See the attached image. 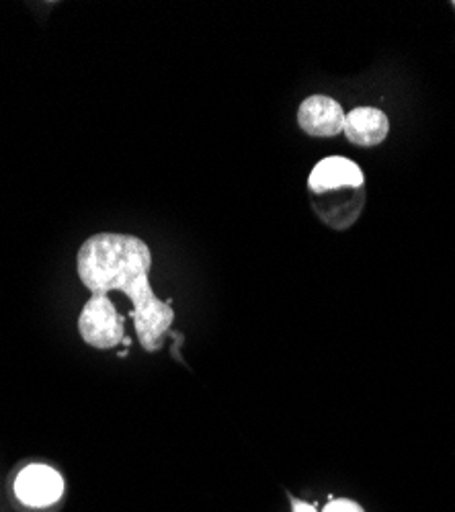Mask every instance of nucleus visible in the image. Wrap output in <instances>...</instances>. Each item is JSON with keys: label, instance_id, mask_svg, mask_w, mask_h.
I'll return each mask as SVG.
<instances>
[{"label": "nucleus", "instance_id": "obj_1", "mask_svg": "<svg viewBox=\"0 0 455 512\" xmlns=\"http://www.w3.org/2000/svg\"><path fill=\"white\" fill-rule=\"evenodd\" d=\"M78 277L91 293L107 295L109 291L126 293L134 310V326L140 345L154 353L164 345L175 312L171 304L158 300L150 287L152 252L136 236L95 234L80 246L76 256Z\"/></svg>", "mask_w": 455, "mask_h": 512}, {"label": "nucleus", "instance_id": "obj_2", "mask_svg": "<svg viewBox=\"0 0 455 512\" xmlns=\"http://www.w3.org/2000/svg\"><path fill=\"white\" fill-rule=\"evenodd\" d=\"M78 330L82 340L95 349H115L123 343V316L107 295L93 293L91 300L78 316Z\"/></svg>", "mask_w": 455, "mask_h": 512}, {"label": "nucleus", "instance_id": "obj_3", "mask_svg": "<svg viewBox=\"0 0 455 512\" xmlns=\"http://www.w3.org/2000/svg\"><path fill=\"white\" fill-rule=\"evenodd\" d=\"M15 494L25 506L46 508L62 498L64 478L50 465L31 463L17 476Z\"/></svg>", "mask_w": 455, "mask_h": 512}, {"label": "nucleus", "instance_id": "obj_4", "mask_svg": "<svg viewBox=\"0 0 455 512\" xmlns=\"http://www.w3.org/2000/svg\"><path fill=\"white\" fill-rule=\"evenodd\" d=\"M298 123L312 138H335L345 127V111L335 99L314 95L300 105Z\"/></svg>", "mask_w": 455, "mask_h": 512}, {"label": "nucleus", "instance_id": "obj_5", "mask_svg": "<svg viewBox=\"0 0 455 512\" xmlns=\"http://www.w3.org/2000/svg\"><path fill=\"white\" fill-rule=\"evenodd\" d=\"M363 170L349 158L330 156L320 160L308 177V189L314 195H326L351 187H363Z\"/></svg>", "mask_w": 455, "mask_h": 512}, {"label": "nucleus", "instance_id": "obj_6", "mask_svg": "<svg viewBox=\"0 0 455 512\" xmlns=\"http://www.w3.org/2000/svg\"><path fill=\"white\" fill-rule=\"evenodd\" d=\"M343 132L351 144L374 148L388 138L390 121L388 115L376 107H355L345 115Z\"/></svg>", "mask_w": 455, "mask_h": 512}, {"label": "nucleus", "instance_id": "obj_7", "mask_svg": "<svg viewBox=\"0 0 455 512\" xmlns=\"http://www.w3.org/2000/svg\"><path fill=\"white\" fill-rule=\"evenodd\" d=\"M324 512H363V510L349 500H335L324 508Z\"/></svg>", "mask_w": 455, "mask_h": 512}, {"label": "nucleus", "instance_id": "obj_8", "mask_svg": "<svg viewBox=\"0 0 455 512\" xmlns=\"http://www.w3.org/2000/svg\"><path fill=\"white\" fill-rule=\"evenodd\" d=\"M294 512H316V508L314 506H310V504H296V508H294Z\"/></svg>", "mask_w": 455, "mask_h": 512}, {"label": "nucleus", "instance_id": "obj_9", "mask_svg": "<svg viewBox=\"0 0 455 512\" xmlns=\"http://www.w3.org/2000/svg\"><path fill=\"white\" fill-rule=\"evenodd\" d=\"M453 7H455V3H453Z\"/></svg>", "mask_w": 455, "mask_h": 512}]
</instances>
